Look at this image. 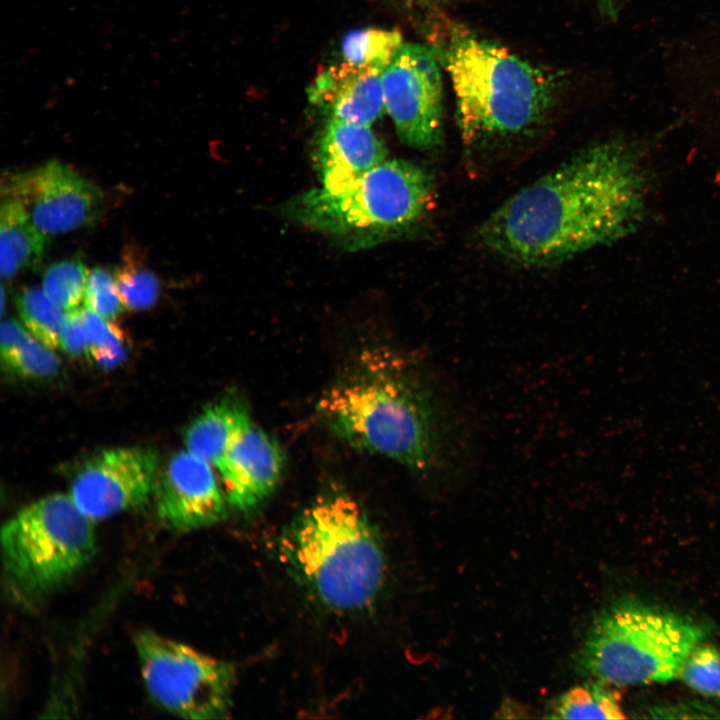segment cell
Wrapping results in <instances>:
<instances>
[{
	"mask_svg": "<svg viewBox=\"0 0 720 720\" xmlns=\"http://www.w3.org/2000/svg\"><path fill=\"white\" fill-rule=\"evenodd\" d=\"M403 43L398 30L368 27L346 34L341 51L346 62L384 71Z\"/></svg>",
	"mask_w": 720,
	"mask_h": 720,
	"instance_id": "d6986e66",
	"label": "cell"
},
{
	"mask_svg": "<svg viewBox=\"0 0 720 720\" xmlns=\"http://www.w3.org/2000/svg\"><path fill=\"white\" fill-rule=\"evenodd\" d=\"M145 687L162 708L185 719H219L230 712L231 664L152 631L136 635Z\"/></svg>",
	"mask_w": 720,
	"mask_h": 720,
	"instance_id": "ba28073f",
	"label": "cell"
},
{
	"mask_svg": "<svg viewBox=\"0 0 720 720\" xmlns=\"http://www.w3.org/2000/svg\"><path fill=\"white\" fill-rule=\"evenodd\" d=\"M250 420L246 405L238 397H224L206 407L187 427L186 450L217 469L236 434Z\"/></svg>",
	"mask_w": 720,
	"mask_h": 720,
	"instance_id": "2e32d148",
	"label": "cell"
},
{
	"mask_svg": "<svg viewBox=\"0 0 720 720\" xmlns=\"http://www.w3.org/2000/svg\"><path fill=\"white\" fill-rule=\"evenodd\" d=\"M81 315L88 341V352L103 368H113L126 357L124 334L110 319L84 307Z\"/></svg>",
	"mask_w": 720,
	"mask_h": 720,
	"instance_id": "603a6c76",
	"label": "cell"
},
{
	"mask_svg": "<svg viewBox=\"0 0 720 720\" xmlns=\"http://www.w3.org/2000/svg\"><path fill=\"white\" fill-rule=\"evenodd\" d=\"M443 54L466 145L526 133L553 105V76L506 48L456 30Z\"/></svg>",
	"mask_w": 720,
	"mask_h": 720,
	"instance_id": "277c9868",
	"label": "cell"
},
{
	"mask_svg": "<svg viewBox=\"0 0 720 720\" xmlns=\"http://www.w3.org/2000/svg\"><path fill=\"white\" fill-rule=\"evenodd\" d=\"M283 466L277 441L251 419L236 434L216 470L227 503L250 512L276 489Z\"/></svg>",
	"mask_w": 720,
	"mask_h": 720,
	"instance_id": "4fadbf2b",
	"label": "cell"
},
{
	"mask_svg": "<svg viewBox=\"0 0 720 720\" xmlns=\"http://www.w3.org/2000/svg\"><path fill=\"white\" fill-rule=\"evenodd\" d=\"M85 307L99 315L112 319L122 311L115 277L107 270L97 267L88 274L84 295Z\"/></svg>",
	"mask_w": 720,
	"mask_h": 720,
	"instance_id": "484cf974",
	"label": "cell"
},
{
	"mask_svg": "<svg viewBox=\"0 0 720 720\" xmlns=\"http://www.w3.org/2000/svg\"><path fill=\"white\" fill-rule=\"evenodd\" d=\"M6 593L31 608L76 577L96 553L92 520L69 495L52 494L19 510L1 529Z\"/></svg>",
	"mask_w": 720,
	"mask_h": 720,
	"instance_id": "52a82bcc",
	"label": "cell"
},
{
	"mask_svg": "<svg viewBox=\"0 0 720 720\" xmlns=\"http://www.w3.org/2000/svg\"><path fill=\"white\" fill-rule=\"evenodd\" d=\"M88 274L78 258L54 263L43 274L42 290L64 311H73L84 301Z\"/></svg>",
	"mask_w": 720,
	"mask_h": 720,
	"instance_id": "44dd1931",
	"label": "cell"
},
{
	"mask_svg": "<svg viewBox=\"0 0 720 720\" xmlns=\"http://www.w3.org/2000/svg\"><path fill=\"white\" fill-rule=\"evenodd\" d=\"M115 280L122 304L130 310L146 309L157 300V278L129 253L118 268Z\"/></svg>",
	"mask_w": 720,
	"mask_h": 720,
	"instance_id": "cb8c5ba5",
	"label": "cell"
},
{
	"mask_svg": "<svg viewBox=\"0 0 720 720\" xmlns=\"http://www.w3.org/2000/svg\"><path fill=\"white\" fill-rule=\"evenodd\" d=\"M602 681L573 687L555 699L552 718L620 719L624 717L616 693Z\"/></svg>",
	"mask_w": 720,
	"mask_h": 720,
	"instance_id": "ac0fdd59",
	"label": "cell"
},
{
	"mask_svg": "<svg viewBox=\"0 0 720 720\" xmlns=\"http://www.w3.org/2000/svg\"><path fill=\"white\" fill-rule=\"evenodd\" d=\"M158 457L144 447L102 450L73 476L69 496L92 521L139 508L153 495Z\"/></svg>",
	"mask_w": 720,
	"mask_h": 720,
	"instance_id": "30bf717a",
	"label": "cell"
},
{
	"mask_svg": "<svg viewBox=\"0 0 720 720\" xmlns=\"http://www.w3.org/2000/svg\"><path fill=\"white\" fill-rule=\"evenodd\" d=\"M386 149L370 125L329 118L317 148L321 187L337 189L386 160Z\"/></svg>",
	"mask_w": 720,
	"mask_h": 720,
	"instance_id": "9a60e30c",
	"label": "cell"
},
{
	"mask_svg": "<svg viewBox=\"0 0 720 720\" xmlns=\"http://www.w3.org/2000/svg\"><path fill=\"white\" fill-rule=\"evenodd\" d=\"M651 183L639 146L616 139L592 144L507 199L477 237L520 267L560 264L635 231L647 214Z\"/></svg>",
	"mask_w": 720,
	"mask_h": 720,
	"instance_id": "6da1fadb",
	"label": "cell"
},
{
	"mask_svg": "<svg viewBox=\"0 0 720 720\" xmlns=\"http://www.w3.org/2000/svg\"><path fill=\"white\" fill-rule=\"evenodd\" d=\"M59 347L70 355H80L88 351V341L81 308L66 312Z\"/></svg>",
	"mask_w": 720,
	"mask_h": 720,
	"instance_id": "4316f807",
	"label": "cell"
},
{
	"mask_svg": "<svg viewBox=\"0 0 720 720\" xmlns=\"http://www.w3.org/2000/svg\"><path fill=\"white\" fill-rule=\"evenodd\" d=\"M706 624L636 598L610 603L595 618L578 652L585 673L611 685L667 682L680 676Z\"/></svg>",
	"mask_w": 720,
	"mask_h": 720,
	"instance_id": "5b68a950",
	"label": "cell"
},
{
	"mask_svg": "<svg viewBox=\"0 0 720 720\" xmlns=\"http://www.w3.org/2000/svg\"><path fill=\"white\" fill-rule=\"evenodd\" d=\"M317 410L354 448L419 473L447 467L451 434L441 396L417 363L390 347L358 353L322 394Z\"/></svg>",
	"mask_w": 720,
	"mask_h": 720,
	"instance_id": "7a4b0ae2",
	"label": "cell"
},
{
	"mask_svg": "<svg viewBox=\"0 0 720 720\" xmlns=\"http://www.w3.org/2000/svg\"><path fill=\"white\" fill-rule=\"evenodd\" d=\"M383 72L343 61L314 78L308 99L329 118L371 125L385 111Z\"/></svg>",
	"mask_w": 720,
	"mask_h": 720,
	"instance_id": "5bb4252c",
	"label": "cell"
},
{
	"mask_svg": "<svg viewBox=\"0 0 720 720\" xmlns=\"http://www.w3.org/2000/svg\"><path fill=\"white\" fill-rule=\"evenodd\" d=\"M2 191L23 206L46 237L93 223L103 204L96 185L57 161L12 175Z\"/></svg>",
	"mask_w": 720,
	"mask_h": 720,
	"instance_id": "8fae6325",
	"label": "cell"
},
{
	"mask_svg": "<svg viewBox=\"0 0 720 720\" xmlns=\"http://www.w3.org/2000/svg\"><path fill=\"white\" fill-rule=\"evenodd\" d=\"M46 236L33 224L23 206L4 196L0 208V272L12 279L20 270L37 265L44 254Z\"/></svg>",
	"mask_w": 720,
	"mask_h": 720,
	"instance_id": "e0dca14e",
	"label": "cell"
},
{
	"mask_svg": "<svg viewBox=\"0 0 720 720\" xmlns=\"http://www.w3.org/2000/svg\"><path fill=\"white\" fill-rule=\"evenodd\" d=\"M434 178L406 160H385L351 183L319 187L298 196L290 215L310 229L362 245L416 225L429 208Z\"/></svg>",
	"mask_w": 720,
	"mask_h": 720,
	"instance_id": "8992f818",
	"label": "cell"
},
{
	"mask_svg": "<svg viewBox=\"0 0 720 720\" xmlns=\"http://www.w3.org/2000/svg\"><path fill=\"white\" fill-rule=\"evenodd\" d=\"M16 305L25 327L35 338L52 349L59 347L66 311L37 287L22 289Z\"/></svg>",
	"mask_w": 720,
	"mask_h": 720,
	"instance_id": "ffe728a7",
	"label": "cell"
},
{
	"mask_svg": "<svg viewBox=\"0 0 720 720\" xmlns=\"http://www.w3.org/2000/svg\"><path fill=\"white\" fill-rule=\"evenodd\" d=\"M279 551L298 580L324 605L341 611L368 606L381 588L383 550L352 497H321L283 533Z\"/></svg>",
	"mask_w": 720,
	"mask_h": 720,
	"instance_id": "3957f363",
	"label": "cell"
},
{
	"mask_svg": "<svg viewBox=\"0 0 720 720\" xmlns=\"http://www.w3.org/2000/svg\"><path fill=\"white\" fill-rule=\"evenodd\" d=\"M680 676L698 693L720 698V647L699 644L687 657Z\"/></svg>",
	"mask_w": 720,
	"mask_h": 720,
	"instance_id": "d4e9b609",
	"label": "cell"
},
{
	"mask_svg": "<svg viewBox=\"0 0 720 720\" xmlns=\"http://www.w3.org/2000/svg\"><path fill=\"white\" fill-rule=\"evenodd\" d=\"M406 2L410 4L420 5V4H427L434 0H405Z\"/></svg>",
	"mask_w": 720,
	"mask_h": 720,
	"instance_id": "83f0119b",
	"label": "cell"
},
{
	"mask_svg": "<svg viewBox=\"0 0 720 720\" xmlns=\"http://www.w3.org/2000/svg\"><path fill=\"white\" fill-rule=\"evenodd\" d=\"M385 111L403 143L431 150L441 144L443 95L432 49L403 43L383 72Z\"/></svg>",
	"mask_w": 720,
	"mask_h": 720,
	"instance_id": "9c48e42d",
	"label": "cell"
},
{
	"mask_svg": "<svg viewBox=\"0 0 720 720\" xmlns=\"http://www.w3.org/2000/svg\"><path fill=\"white\" fill-rule=\"evenodd\" d=\"M153 496L160 521L177 531L205 528L226 515L213 467L188 450L174 454L157 474Z\"/></svg>",
	"mask_w": 720,
	"mask_h": 720,
	"instance_id": "7c38bea8",
	"label": "cell"
},
{
	"mask_svg": "<svg viewBox=\"0 0 720 720\" xmlns=\"http://www.w3.org/2000/svg\"><path fill=\"white\" fill-rule=\"evenodd\" d=\"M46 346L29 331L13 346L1 351L6 369L23 378H48L59 369V360Z\"/></svg>",
	"mask_w": 720,
	"mask_h": 720,
	"instance_id": "7402d4cb",
	"label": "cell"
}]
</instances>
